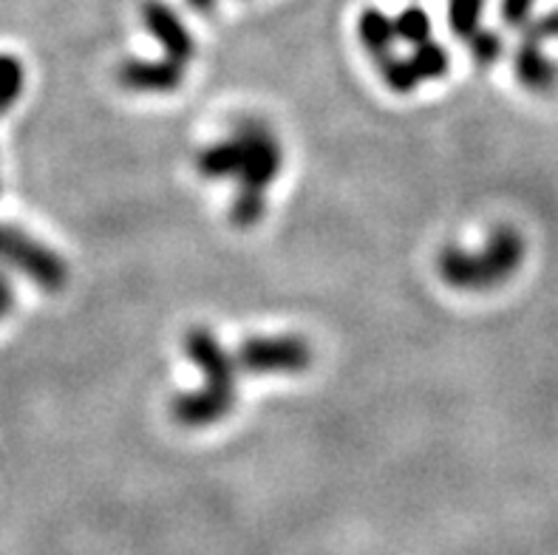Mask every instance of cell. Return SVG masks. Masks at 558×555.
Instances as JSON below:
<instances>
[{
	"label": "cell",
	"instance_id": "obj_10",
	"mask_svg": "<svg viewBox=\"0 0 558 555\" xmlns=\"http://www.w3.org/2000/svg\"><path fill=\"white\" fill-rule=\"evenodd\" d=\"M357 37H361L363 49L372 55V60H380V57L391 55V46L397 40L395 21L380 9H363L357 17Z\"/></svg>",
	"mask_w": 558,
	"mask_h": 555
},
{
	"label": "cell",
	"instance_id": "obj_1",
	"mask_svg": "<svg viewBox=\"0 0 558 555\" xmlns=\"http://www.w3.org/2000/svg\"><path fill=\"white\" fill-rule=\"evenodd\" d=\"M524 264V239L513 227H496L480 253H468L462 246H442L437 258L439 278L453 289L482 292L505 283Z\"/></svg>",
	"mask_w": 558,
	"mask_h": 555
},
{
	"label": "cell",
	"instance_id": "obj_19",
	"mask_svg": "<svg viewBox=\"0 0 558 555\" xmlns=\"http://www.w3.org/2000/svg\"><path fill=\"white\" fill-rule=\"evenodd\" d=\"M536 0H502V21L513 28H522L533 12Z\"/></svg>",
	"mask_w": 558,
	"mask_h": 555
},
{
	"label": "cell",
	"instance_id": "obj_4",
	"mask_svg": "<svg viewBox=\"0 0 558 555\" xmlns=\"http://www.w3.org/2000/svg\"><path fill=\"white\" fill-rule=\"evenodd\" d=\"M312 360L310 343L298 335H255L235 354L239 369L247 374H304Z\"/></svg>",
	"mask_w": 558,
	"mask_h": 555
},
{
	"label": "cell",
	"instance_id": "obj_21",
	"mask_svg": "<svg viewBox=\"0 0 558 555\" xmlns=\"http://www.w3.org/2000/svg\"><path fill=\"white\" fill-rule=\"evenodd\" d=\"M14 306V289H12V281H9L7 275L0 273V321L12 312Z\"/></svg>",
	"mask_w": 558,
	"mask_h": 555
},
{
	"label": "cell",
	"instance_id": "obj_6",
	"mask_svg": "<svg viewBox=\"0 0 558 555\" xmlns=\"http://www.w3.org/2000/svg\"><path fill=\"white\" fill-rule=\"evenodd\" d=\"M142 23L148 28V35L162 46L165 57L182 65L191 60L193 51H196V43H193V35L187 32L182 17L168 3H162V0H145L142 3Z\"/></svg>",
	"mask_w": 558,
	"mask_h": 555
},
{
	"label": "cell",
	"instance_id": "obj_14",
	"mask_svg": "<svg viewBox=\"0 0 558 555\" xmlns=\"http://www.w3.org/2000/svg\"><path fill=\"white\" fill-rule=\"evenodd\" d=\"M23 83H26V71L21 60L12 55H0V117L21 99Z\"/></svg>",
	"mask_w": 558,
	"mask_h": 555
},
{
	"label": "cell",
	"instance_id": "obj_13",
	"mask_svg": "<svg viewBox=\"0 0 558 555\" xmlns=\"http://www.w3.org/2000/svg\"><path fill=\"white\" fill-rule=\"evenodd\" d=\"M375 63H377V71H380L383 83L389 85L395 94H400V97H405V94H411L414 88H417L420 77L414 74L411 63L409 60H403V57L386 55L380 57V60H375Z\"/></svg>",
	"mask_w": 558,
	"mask_h": 555
},
{
	"label": "cell",
	"instance_id": "obj_2",
	"mask_svg": "<svg viewBox=\"0 0 558 555\" xmlns=\"http://www.w3.org/2000/svg\"><path fill=\"white\" fill-rule=\"evenodd\" d=\"M0 264L17 267L46 292H60L69 283V264L54 250L26 236L21 227L0 225Z\"/></svg>",
	"mask_w": 558,
	"mask_h": 555
},
{
	"label": "cell",
	"instance_id": "obj_17",
	"mask_svg": "<svg viewBox=\"0 0 558 555\" xmlns=\"http://www.w3.org/2000/svg\"><path fill=\"white\" fill-rule=\"evenodd\" d=\"M395 32L400 40L417 46L423 40H432V17L420 7H409L395 17Z\"/></svg>",
	"mask_w": 558,
	"mask_h": 555
},
{
	"label": "cell",
	"instance_id": "obj_9",
	"mask_svg": "<svg viewBox=\"0 0 558 555\" xmlns=\"http://www.w3.org/2000/svg\"><path fill=\"white\" fill-rule=\"evenodd\" d=\"M513 69H517L519 83L524 88H531V92H550L556 85V65L547 60L545 51H542V43L536 40H522Z\"/></svg>",
	"mask_w": 558,
	"mask_h": 555
},
{
	"label": "cell",
	"instance_id": "obj_3",
	"mask_svg": "<svg viewBox=\"0 0 558 555\" xmlns=\"http://www.w3.org/2000/svg\"><path fill=\"white\" fill-rule=\"evenodd\" d=\"M233 140L239 142L241 150V168L239 177H235L239 188L267 193V188L276 182L283 165V154L276 134L269 131L267 122L244 117L233 125Z\"/></svg>",
	"mask_w": 558,
	"mask_h": 555
},
{
	"label": "cell",
	"instance_id": "obj_11",
	"mask_svg": "<svg viewBox=\"0 0 558 555\" xmlns=\"http://www.w3.org/2000/svg\"><path fill=\"white\" fill-rule=\"evenodd\" d=\"M241 168L239 142L230 136L225 142H216L196 156V170L205 179H235Z\"/></svg>",
	"mask_w": 558,
	"mask_h": 555
},
{
	"label": "cell",
	"instance_id": "obj_18",
	"mask_svg": "<svg viewBox=\"0 0 558 555\" xmlns=\"http://www.w3.org/2000/svg\"><path fill=\"white\" fill-rule=\"evenodd\" d=\"M468 46H471V55L480 65H490L502 57V37L490 28H476L474 35L468 37Z\"/></svg>",
	"mask_w": 558,
	"mask_h": 555
},
{
	"label": "cell",
	"instance_id": "obj_12",
	"mask_svg": "<svg viewBox=\"0 0 558 555\" xmlns=\"http://www.w3.org/2000/svg\"><path fill=\"white\" fill-rule=\"evenodd\" d=\"M411 69L420 80H439L448 74V65H451V55H448L439 43L423 40L417 43V49L411 55Z\"/></svg>",
	"mask_w": 558,
	"mask_h": 555
},
{
	"label": "cell",
	"instance_id": "obj_22",
	"mask_svg": "<svg viewBox=\"0 0 558 555\" xmlns=\"http://www.w3.org/2000/svg\"><path fill=\"white\" fill-rule=\"evenodd\" d=\"M187 3H191V9H196L202 14L213 12V7H216V0H187Z\"/></svg>",
	"mask_w": 558,
	"mask_h": 555
},
{
	"label": "cell",
	"instance_id": "obj_15",
	"mask_svg": "<svg viewBox=\"0 0 558 555\" xmlns=\"http://www.w3.org/2000/svg\"><path fill=\"white\" fill-rule=\"evenodd\" d=\"M267 213V202H264V193L258 190H244L239 188L233 198V207H230V221L241 230H247V227H255Z\"/></svg>",
	"mask_w": 558,
	"mask_h": 555
},
{
	"label": "cell",
	"instance_id": "obj_7",
	"mask_svg": "<svg viewBox=\"0 0 558 555\" xmlns=\"http://www.w3.org/2000/svg\"><path fill=\"white\" fill-rule=\"evenodd\" d=\"M122 88L145 94H170L182 88L184 65L177 60H125L117 71Z\"/></svg>",
	"mask_w": 558,
	"mask_h": 555
},
{
	"label": "cell",
	"instance_id": "obj_5",
	"mask_svg": "<svg viewBox=\"0 0 558 555\" xmlns=\"http://www.w3.org/2000/svg\"><path fill=\"white\" fill-rule=\"evenodd\" d=\"M184 354L202 372L207 388L227 394V397H235V372H239V363H235L233 354L227 352L225 346L219 343V338L207 326H193L184 335Z\"/></svg>",
	"mask_w": 558,
	"mask_h": 555
},
{
	"label": "cell",
	"instance_id": "obj_20",
	"mask_svg": "<svg viewBox=\"0 0 558 555\" xmlns=\"http://www.w3.org/2000/svg\"><path fill=\"white\" fill-rule=\"evenodd\" d=\"M524 28V40H536L545 43L550 37H558V12L547 14L542 21H536L533 26H522Z\"/></svg>",
	"mask_w": 558,
	"mask_h": 555
},
{
	"label": "cell",
	"instance_id": "obj_8",
	"mask_svg": "<svg viewBox=\"0 0 558 555\" xmlns=\"http://www.w3.org/2000/svg\"><path fill=\"white\" fill-rule=\"evenodd\" d=\"M235 406V397L213 391V388H198V391L177 394L170 400V414L184 429H207L213 422L225 420Z\"/></svg>",
	"mask_w": 558,
	"mask_h": 555
},
{
	"label": "cell",
	"instance_id": "obj_16",
	"mask_svg": "<svg viewBox=\"0 0 558 555\" xmlns=\"http://www.w3.org/2000/svg\"><path fill=\"white\" fill-rule=\"evenodd\" d=\"M482 9H485V0H448V23L453 35L462 40L474 35L482 23Z\"/></svg>",
	"mask_w": 558,
	"mask_h": 555
}]
</instances>
